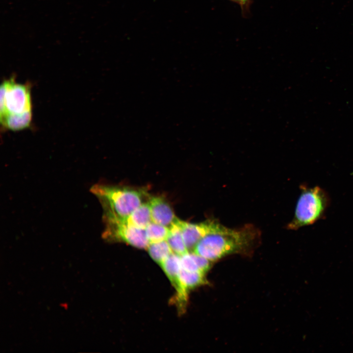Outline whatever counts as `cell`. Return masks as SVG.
<instances>
[{
    "label": "cell",
    "instance_id": "6da1fadb",
    "mask_svg": "<svg viewBox=\"0 0 353 353\" xmlns=\"http://www.w3.org/2000/svg\"><path fill=\"white\" fill-rule=\"evenodd\" d=\"M259 237V232L252 225L231 229L222 225L202 237L193 252L211 262L227 255L248 252Z\"/></svg>",
    "mask_w": 353,
    "mask_h": 353
},
{
    "label": "cell",
    "instance_id": "7a4b0ae2",
    "mask_svg": "<svg viewBox=\"0 0 353 353\" xmlns=\"http://www.w3.org/2000/svg\"><path fill=\"white\" fill-rule=\"evenodd\" d=\"M91 192L101 202L105 216L126 219L142 203L145 192L127 187L97 184Z\"/></svg>",
    "mask_w": 353,
    "mask_h": 353
},
{
    "label": "cell",
    "instance_id": "3957f363",
    "mask_svg": "<svg viewBox=\"0 0 353 353\" xmlns=\"http://www.w3.org/2000/svg\"><path fill=\"white\" fill-rule=\"evenodd\" d=\"M301 189L294 218L287 227L290 229L311 225L321 219L329 204L328 194L319 186H303Z\"/></svg>",
    "mask_w": 353,
    "mask_h": 353
},
{
    "label": "cell",
    "instance_id": "277c9868",
    "mask_svg": "<svg viewBox=\"0 0 353 353\" xmlns=\"http://www.w3.org/2000/svg\"><path fill=\"white\" fill-rule=\"evenodd\" d=\"M0 120L9 114L31 111L30 86L18 83L13 78L5 80L0 86Z\"/></svg>",
    "mask_w": 353,
    "mask_h": 353
},
{
    "label": "cell",
    "instance_id": "5b68a950",
    "mask_svg": "<svg viewBox=\"0 0 353 353\" xmlns=\"http://www.w3.org/2000/svg\"><path fill=\"white\" fill-rule=\"evenodd\" d=\"M106 226L102 237L108 241H121L140 249H147L150 242L146 229L128 224L126 219L103 216Z\"/></svg>",
    "mask_w": 353,
    "mask_h": 353
},
{
    "label": "cell",
    "instance_id": "8992f818",
    "mask_svg": "<svg viewBox=\"0 0 353 353\" xmlns=\"http://www.w3.org/2000/svg\"><path fill=\"white\" fill-rule=\"evenodd\" d=\"M183 240L189 252L193 251L199 241L206 234L210 233L221 225L215 220H208L203 222L193 224L178 219Z\"/></svg>",
    "mask_w": 353,
    "mask_h": 353
},
{
    "label": "cell",
    "instance_id": "52a82bcc",
    "mask_svg": "<svg viewBox=\"0 0 353 353\" xmlns=\"http://www.w3.org/2000/svg\"><path fill=\"white\" fill-rule=\"evenodd\" d=\"M149 202L153 222L169 227L176 219L172 207L163 198L151 197Z\"/></svg>",
    "mask_w": 353,
    "mask_h": 353
},
{
    "label": "cell",
    "instance_id": "ba28073f",
    "mask_svg": "<svg viewBox=\"0 0 353 353\" xmlns=\"http://www.w3.org/2000/svg\"><path fill=\"white\" fill-rule=\"evenodd\" d=\"M205 274L190 271L181 268L178 274L180 287V295L185 300L187 299L188 291L205 282Z\"/></svg>",
    "mask_w": 353,
    "mask_h": 353
},
{
    "label": "cell",
    "instance_id": "9c48e42d",
    "mask_svg": "<svg viewBox=\"0 0 353 353\" xmlns=\"http://www.w3.org/2000/svg\"><path fill=\"white\" fill-rule=\"evenodd\" d=\"M211 262L194 252H188L180 256L181 268L188 271L205 274L210 268Z\"/></svg>",
    "mask_w": 353,
    "mask_h": 353
},
{
    "label": "cell",
    "instance_id": "30bf717a",
    "mask_svg": "<svg viewBox=\"0 0 353 353\" xmlns=\"http://www.w3.org/2000/svg\"><path fill=\"white\" fill-rule=\"evenodd\" d=\"M32 121L31 111L19 114H9L0 120L1 125L4 128L18 131L27 128Z\"/></svg>",
    "mask_w": 353,
    "mask_h": 353
},
{
    "label": "cell",
    "instance_id": "8fae6325",
    "mask_svg": "<svg viewBox=\"0 0 353 353\" xmlns=\"http://www.w3.org/2000/svg\"><path fill=\"white\" fill-rule=\"evenodd\" d=\"M126 219L128 224L137 227L145 229L152 221L149 202H142Z\"/></svg>",
    "mask_w": 353,
    "mask_h": 353
},
{
    "label": "cell",
    "instance_id": "7c38bea8",
    "mask_svg": "<svg viewBox=\"0 0 353 353\" xmlns=\"http://www.w3.org/2000/svg\"><path fill=\"white\" fill-rule=\"evenodd\" d=\"M169 233L166 241L173 252L181 256L188 252L183 240L177 218L169 227Z\"/></svg>",
    "mask_w": 353,
    "mask_h": 353
},
{
    "label": "cell",
    "instance_id": "4fadbf2b",
    "mask_svg": "<svg viewBox=\"0 0 353 353\" xmlns=\"http://www.w3.org/2000/svg\"><path fill=\"white\" fill-rule=\"evenodd\" d=\"M147 249L151 258L159 265L173 253L166 240L150 243Z\"/></svg>",
    "mask_w": 353,
    "mask_h": 353
},
{
    "label": "cell",
    "instance_id": "5bb4252c",
    "mask_svg": "<svg viewBox=\"0 0 353 353\" xmlns=\"http://www.w3.org/2000/svg\"><path fill=\"white\" fill-rule=\"evenodd\" d=\"M147 236L150 243L166 240L169 233V227L151 222L146 227Z\"/></svg>",
    "mask_w": 353,
    "mask_h": 353
},
{
    "label": "cell",
    "instance_id": "9a60e30c",
    "mask_svg": "<svg viewBox=\"0 0 353 353\" xmlns=\"http://www.w3.org/2000/svg\"><path fill=\"white\" fill-rule=\"evenodd\" d=\"M239 4L243 11L247 10V8L250 3L251 0H230Z\"/></svg>",
    "mask_w": 353,
    "mask_h": 353
}]
</instances>
